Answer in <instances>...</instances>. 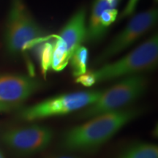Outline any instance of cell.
<instances>
[{"label":"cell","mask_w":158,"mask_h":158,"mask_svg":"<svg viewBox=\"0 0 158 158\" xmlns=\"http://www.w3.org/2000/svg\"><path fill=\"white\" fill-rule=\"evenodd\" d=\"M138 108H122L99 114L64 134L62 147L69 151L96 149L109 141L140 114Z\"/></svg>","instance_id":"1"},{"label":"cell","mask_w":158,"mask_h":158,"mask_svg":"<svg viewBox=\"0 0 158 158\" xmlns=\"http://www.w3.org/2000/svg\"><path fill=\"white\" fill-rule=\"evenodd\" d=\"M158 62V36L154 35L126 56L92 71L96 83L123 78L154 70Z\"/></svg>","instance_id":"2"},{"label":"cell","mask_w":158,"mask_h":158,"mask_svg":"<svg viewBox=\"0 0 158 158\" xmlns=\"http://www.w3.org/2000/svg\"><path fill=\"white\" fill-rule=\"evenodd\" d=\"M45 31L27 11L22 0H13L5 32L7 52L17 55L36 45Z\"/></svg>","instance_id":"3"},{"label":"cell","mask_w":158,"mask_h":158,"mask_svg":"<svg viewBox=\"0 0 158 158\" xmlns=\"http://www.w3.org/2000/svg\"><path fill=\"white\" fill-rule=\"evenodd\" d=\"M147 78L141 74L121 78L81 113V118H92L99 114L124 108L140 98L147 88Z\"/></svg>","instance_id":"4"},{"label":"cell","mask_w":158,"mask_h":158,"mask_svg":"<svg viewBox=\"0 0 158 158\" xmlns=\"http://www.w3.org/2000/svg\"><path fill=\"white\" fill-rule=\"evenodd\" d=\"M102 92L100 90L83 91L60 94L23 108L20 113V117L26 121L32 122L72 113L94 103Z\"/></svg>","instance_id":"5"},{"label":"cell","mask_w":158,"mask_h":158,"mask_svg":"<svg viewBox=\"0 0 158 158\" xmlns=\"http://www.w3.org/2000/svg\"><path fill=\"white\" fill-rule=\"evenodd\" d=\"M157 9H150L134 15L126 27L116 35L107 48L97 58L95 63H102L122 52L145 35L157 22Z\"/></svg>","instance_id":"6"},{"label":"cell","mask_w":158,"mask_h":158,"mask_svg":"<svg viewBox=\"0 0 158 158\" xmlns=\"http://www.w3.org/2000/svg\"><path fill=\"white\" fill-rule=\"evenodd\" d=\"M54 138V132L44 125L15 128L5 132L2 140L13 151L21 155H31L48 147Z\"/></svg>","instance_id":"7"},{"label":"cell","mask_w":158,"mask_h":158,"mask_svg":"<svg viewBox=\"0 0 158 158\" xmlns=\"http://www.w3.org/2000/svg\"><path fill=\"white\" fill-rule=\"evenodd\" d=\"M33 77L16 74L0 75V102L19 106L42 88Z\"/></svg>","instance_id":"8"},{"label":"cell","mask_w":158,"mask_h":158,"mask_svg":"<svg viewBox=\"0 0 158 158\" xmlns=\"http://www.w3.org/2000/svg\"><path fill=\"white\" fill-rule=\"evenodd\" d=\"M86 10H78L69 19L57 37L55 44L66 53L70 59L72 54L86 40L87 27Z\"/></svg>","instance_id":"9"},{"label":"cell","mask_w":158,"mask_h":158,"mask_svg":"<svg viewBox=\"0 0 158 158\" xmlns=\"http://www.w3.org/2000/svg\"><path fill=\"white\" fill-rule=\"evenodd\" d=\"M117 3L118 0H95L89 21L86 40L97 43L103 38L108 29L102 25L100 15L105 10L116 8Z\"/></svg>","instance_id":"10"},{"label":"cell","mask_w":158,"mask_h":158,"mask_svg":"<svg viewBox=\"0 0 158 158\" xmlns=\"http://www.w3.org/2000/svg\"><path fill=\"white\" fill-rule=\"evenodd\" d=\"M118 158H158V147L152 143H138L128 148Z\"/></svg>","instance_id":"11"},{"label":"cell","mask_w":158,"mask_h":158,"mask_svg":"<svg viewBox=\"0 0 158 158\" xmlns=\"http://www.w3.org/2000/svg\"><path fill=\"white\" fill-rule=\"evenodd\" d=\"M89 57L88 49L84 45H81L76 49L71 56L70 61L72 74L74 77L81 76L86 73Z\"/></svg>","instance_id":"12"},{"label":"cell","mask_w":158,"mask_h":158,"mask_svg":"<svg viewBox=\"0 0 158 158\" xmlns=\"http://www.w3.org/2000/svg\"><path fill=\"white\" fill-rule=\"evenodd\" d=\"M53 49H54V45L51 44V43H45L40 51L41 67H42L43 71L45 73L51 67Z\"/></svg>","instance_id":"13"},{"label":"cell","mask_w":158,"mask_h":158,"mask_svg":"<svg viewBox=\"0 0 158 158\" xmlns=\"http://www.w3.org/2000/svg\"><path fill=\"white\" fill-rule=\"evenodd\" d=\"M118 16V10L116 8L105 10L100 15V21L102 25L106 29L116 21Z\"/></svg>","instance_id":"14"},{"label":"cell","mask_w":158,"mask_h":158,"mask_svg":"<svg viewBox=\"0 0 158 158\" xmlns=\"http://www.w3.org/2000/svg\"><path fill=\"white\" fill-rule=\"evenodd\" d=\"M76 83L81 84L82 86L86 87H90L96 84V79L94 78L92 72H86L85 74L77 77L76 79Z\"/></svg>","instance_id":"15"},{"label":"cell","mask_w":158,"mask_h":158,"mask_svg":"<svg viewBox=\"0 0 158 158\" xmlns=\"http://www.w3.org/2000/svg\"><path fill=\"white\" fill-rule=\"evenodd\" d=\"M138 0H130L129 3L127 6V7L125 8V10H124V15H129L130 13H132V12L133 11V10L135 9V7L136 5V3H137Z\"/></svg>","instance_id":"16"},{"label":"cell","mask_w":158,"mask_h":158,"mask_svg":"<svg viewBox=\"0 0 158 158\" xmlns=\"http://www.w3.org/2000/svg\"><path fill=\"white\" fill-rule=\"evenodd\" d=\"M17 106H13V105H9V104H5V103H1L0 102V112H5V111H8L13 108H16Z\"/></svg>","instance_id":"17"},{"label":"cell","mask_w":158,"mask_h":158,"mask_svg":"<svg viewBox=\"0 0 158 158\" xmlns=\"http://www.w3.org/2000/svg\"><path fill=\"white\" fill-rule=\"evenodd\" d=\"M51 158H80V157H75V156H60V157H54Z\"/></svg>","instance_id":"18"},{"label":"cell","mask_w":158,"mask_h":158,"mask_svg":"<svg viewBox=\"0 0 158 158\" xmlns=\"http://www.w3.org/2000/svg\"><path fill=\"white\" fill-rule=\"evenodd\" d=\"M0 158H5V157H3V155H2V154H1V153H0Z\"/></svg>","instance_id":"19"}]
</instances>
